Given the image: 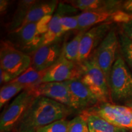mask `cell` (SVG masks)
<instances>
[{
	"label": "cell",
	"mask_w": 132,
	"mask_h": 132,
	"mask_svg": "<svg viewBox=\"0 0 132 132\" xmlns=\"http://www.w3.org/2000/svg\"><path fill=\"white\" fill-rule=\"evenodd\" d=\"M74 110L46 97H36L31 102L14 131L37 132L56 120L66 119Z\"/></svg>",
	"instance_id": "obj_1"
},
{
	"label": "cell",
	"mask_w": 132,
	"mask_h": 132,
	"mask_svg": "<svg viewBox=\"0 0 132 132\" xmlns=\"http://www.w3.org/2000/svg\"><path fill=\"white\" fill-rule=\"evenodd\" d=\"M108 85L112 102H132V72L119 54L112 67Z\"/></svg>",
	"instance_id": "obj_2"
},
{
	"label": "cell",
	"mask_w": 132,
	"mask_h": 132,
	"mask_svg": "<svg viewBox=\"0 0 132 132\" xmlns=\"http://www.w3.org/2000/svg\"><path fill=\"white\" fill-rule=\"evenodd\" d=\"M79 64L81 69L79 80L97 97L100 103L109 102L111 98L108 82L101 69L91 57Z\"/></svg>",
	"instance_id": "obj_3"
},
{
	"label": "cell",
	"mask_w": 132,
	"mask_h": 132,
	"mask_svg": "<svg viewBox=\"0 0 132 132\" xmlns=\"http://www.w3.org/2000/svg\"><path fill=\"white\" fill-rule=\"evenodd\" d=\"M31 56L19 50L9 41H1L0 47L1 69L13 76L14 79L31 66Z\"/></svg>",
	"instance_id": "obj_4"
},
{
	"label": "cell",
	"mask_w": 132,
	"mask_h": 132,
	"mask_svg": "<svg viewBox=\"0 0 132 132\" xmlns=\"http://www.w3.org/2000/svg\"><path fill=\"white\" fill-rule=\"evenodd\" d=\"M35 97L29 89L20 93L1 113L0 132L14 131Z\"/></svg>",
	"instance_id": "obj_5"
},
{
	"label": "cell",
	"mask_w": 132,
	"mask_h": 132,
	"mask_svg": "<svg viewBox=\"0 0 132 132\" xmlns=\"http://www.w3.org/2000/svg\"><path fill=\"white\" fill-rule=\"evenodd\" d=\"M83 111L98 116L118 127L132 129V110L127 106L104 102Z\"/></svg>",
	"instance_id": "obj_6"
},
{
	"label": "cell",
	"mask_w": 132,
	"mask_h": 132,
	"mask_svg": "<svg viewBox=\"0 0 132 132\" xmlns=\"http://www.w3.org/2000/svg\"><path fill=\"white\" fill-rule=\"evenodd\" d=\"M118 47V36L114 29H111L90 57L103 71L108 82L112 67L116 60Z\"/></svg>",
	"instance_id": "obj_7"
},
{
	"label": "cell",
	"mask_w": 132,
	"mask_h": 132,
	"mask_svg": "<svg viewBox=\"0 0 132 132\" xmlns=\"http://www.w3.org/2000/svg\"><path fill=\"white\" fill-rule=\"evenodd\" d=\"M81 69L77 62L67 60L61 56L52 67L45 71L42 83L48 82H65L80 78Z\"/></svg>",
	"instance_id": "obj_8"
},
{
	"label": "cell",
	"mask_w": 132,
	"mask_h": 132,
	"mask_svg": "<svg viewBox=\"0 0 132 132\" xmlns=\"http://www.w3.org/2000/svg\"><path fill=\"white\" fill-rule=\"evenodd\" d=\"M110 30L111 23L106 22L86 31L81 40L77 62L80 63L89 58Z\"/></svg>",
	"instance_id": "obj_9"
},
{
	"label": "cell",
	"mask_w": 132,
	"mask_h": 132,
	"mask_svg": "<svg viewBox=\"0 0 132 132\" xmlns=\"http://www.w3.org/2000/svg\"><path fill=\"white\" fill-rule=\"evenodd\" d=\"M69 88L71 108L80 112L96 106L100 103L91 92L80 80L65 81Z\"/></svg>",
	"instance_id": "obj_10"
},
{
	"label": "cell",
	"mask_w": 132,
	"mask_h": 132,
	"mask_svg": "<svg viewBox=\"0 0 132 132\" xmlns=\"http://www.w3.org/2000/svg\"><path fill=\"white\" fill-rule=\"evenodd\" d=\"M62 48L58 41L40 46L32 52L31 66L39 72L47 70L61 57Z\"/></svg>",
	"instance_id": "obj_11"
},
{
	"label": "cell",
	"mask_w": 132,
	"mask_h": 132,
	"mask_svg": "<svg viewBox=\"0 0 132 132\" xmlns=\"http://www.w3.org/2000/svg\"><path fill=\"white\" fill-rule=\"evenodd\" d=\"M15 36L16 48L26 51H33L42 45L44 35L39 31L37 23H31L11 32Z\"/></svg>",
	"instance_id": "obj_12"
},
{
	"label": "cell",
	"mask_w": 132,
	"mask_h": 132,
	"mask_svg": "<svg viewBox=\"0 0 132 132\" xmlns=\"http://www.w3.org/2000/svg\"><path fill=\"white\" fill-rule=\"evenodd\" d=\"M29 89L35 97H46L71 108L69 88L65 82H44Z\"/></svg>",
	"instance_id": "obj_13"
},
{
	"label": "cell",
	"mask_w": 132,
	"mask_h": 132,
	"mask_svg": "<svg viewBox=\"0 0 132 132\" xmlns=\"http://www.w3.org/2000/svg\"><path fill=\"white\" fill-rule=\"evenodd\" d=\"M77 11L78 9H75L68 3H59L49 23L47 32L44 36L42 45L58 41L59 38L64 34L60 23V19L62 16L69 15V14H73Z\"/></svg>",
	"instance_id": "obj_14"
},
{
	"label": "cell",
	"mask_w": 132,
	"mask_h": 132,
	"mask_svg": "<svg viewBox=\"0 0 132 132\" xmlns=\"http://www.w3.org/2000/svg\"><path fill=\"white\" fill-rule=\"evenodd\" d=\"M59 3L57 1H37L29 9L21 26L31 23H37L47 15H52Z\"/></svg>",
	"instance_id": "obj_15"
},
{
	"label": "cell",
	"mask_w": 132,
	"mask_h": 132,
	"mask_svg": "<svg viewBox=\"0 0 132 132\" xmlns=\"http://www.w3.org/2000/svg\"><path fill=\"white\" fill-rule=\"evenodd\" d=\"M75 9L82 12L98 11V12H114L113 10L118 1H102V0H73L67 1Z\"/></svg>",
	"instance_id": "obj_16"
},
{
	"label": "cell",
	"mask_w": 132,
	"mask_h": 132,
	"mask_svg": "<svg viewBox=\"0 0 132 132\" xmlns=\"http://www.w3.org/2000/svg\"><path fill=\"white\" fill-rule=\"evenodd\" d=\"M113 12H82L78 14V28L80 31H86L94 25L110 21V16Z\"/></svg>",
	"instance_id": "obj_17"
},
{
	"label": "cell",
	"mask_w": 132,
	"mask_h": 132,
	"mask_svg": "<svg viewBox=\"0 0 132 132\" xmlns=\"http://www.w3.org/2000/svg\"><path fill=\"white\" fill-rule=\"evenodd\" d=\"M80 114L86 120L89 132H128V130L118 127L98 116L86 111Z\"/></svg>",
	"instance_id": "obj_18"
},
{
	"label": "cell",
	"mask_w": 132,
	"mask_h": 132,
	"mask_svg": "<svg viewBox=\"0 0 132 132\" xmlns=\"http://www.w3.org/2000/svg\"><path fill=\"white\" fill-rule=\"evenodd\" d=\"M36 1L34 0H23L19 1L12 20L8 25L7 28L9 32H14L21 27L29 9Z\"/></svg>",
	"instance_id": "obj_19"
},
{
	"label": "cell",
	"mask_w": 132,
	"mask_h": 132,
	"mask_svg": "<svg viewBox=\"0 0 132 132\" xmlns=\"http://www.w3.org/2000/svg\"><path fill=\"white\" fill-rule=\"evenodd\" d=\"M45 71L39 72L31 66L12 81L23 85L26 89L33 88L42 83V78Z\"/></svg>",
	"instance_id": "obj_20"
},
{
	"label": "cell",
	"mask_w": 132,
	"mask_h": 132,
	"mask_svg": "<svg viewBox=\"0 0 132 132\" xmlns=\"http://www.w3.org/2000/svg\"><path fill=\"white\" fill-rule=\"evenodd\" d=\"M85 32V31H80L73 39L69 42L64 43L62 45L61 56L67 60L77 62L81 40Z\"/></svg>",
	"instance_id": "obj_21"
},
{
	"label": "cell",
	"mask_w": 132,
	"mask_h": 132,
	"mask_svg": "<svg viewBox=\"0 0 132 132\" xmlns=\"http://www.w3.org/2000/svg\"><path fill=\"white\" fill-rule=\"evenodd\" d=\"M26 89L23 85L18 82L11 81L3 85L0 90V108H2L15 95Z\"/></svg>",
	"instance_id": "obj_22"
},
{
	"label": "cell",
	"mask_w": 132,
	"mask_h": 132,
	"mask_svg": "<svg viewBox=\"0 0 132 132\" xmlns=\"http://www.w3.org/2000/svg\"><path fill=\"white\" fill-rule=\"evenodd\" d=\"M118 37L121 56L132 72V41L122 31L119 32Z\"/></svg>",
	"instance_id": "obj_23"
},
{
	"label": "cell",
	"mask_w": 132,
	"mask_h": 132,
	"mask_svg": "<svg viewBox=\"0 0 132 132\" xmlns=\"http://www.w3.org/2000/svg\"><path fill=\"white\" fill-rule=\"evenodd\" d=\"M67 132H89L86 120L81 114L69 120Z\"/></svg>",
	"instance_id": "obj_24"
},
{
	"label": "cell",
	"mask_w": 132,
	"mask_h": 132,
	"mask_svg": "<svg viewBox=\"0 0 132 132\" xmlns=\"http://www.w3.org/2000/svg\"><path fill=\"white\" fill-rule=\"evenodd\" d=\"M68 124L69 120L67 119L56 120L41 128L37 132H67Z\"/></svg>",
	"instance_id": "obj_25"
},
{
	"label": "cell",
	"mask_w": 132,
	"mask_h": 132,
	"mask_svg": "<svg viewBox=\"0 0 132 132\" xmlns=\"http://www.w3.org/2000/svg\"><path fill=\"white\" fill-rule=\"evenodd\" d=\"M78 15H65L62 16L60 19V23L62 26L64 33L70 30L78 29Z\"/></svg>",
	"instance_id": "obj_26"
},
{
	"label": "cell",
	"mask_w": 132,
	"mask_h": 132,
	"mask_svg": "<svg viewBox=\"0 0 132 132\" xmlns=\"http://www.w3.org/2000/svg\"><path fill=\"white\" fill-rule=\"evenodd\" d=\"M110 21L122 24L127 23L132 21V14L120 10H116L112 12Z\"/></svg>",
	"instance_id": "obj_27"
},
{
	"label": "cell",
	"mask_w": 132,
	"mask_h": 132,
	"mask_svg": "<svg viewBox=\"0 0 132 132\" xmlns=\"http://www.w3.org/2000/svg\"><path fill=\"white\" fill-rule=\"evenodd\" d=\"M0 73H1V80H0V83L1 86H3L6 84L9 83L12 81L14 80V78L11 74L6 72V71L3 70V69H0Z\"/></svg>",
	"instance_id": "obj_28"
},
{
	"label": "cell",
	"mask_w": 132,
	"mask_h": 132,
	"mask_svg": "<svg viewBox=\"0 0 132 132\" xmlns=\"http://www.w3.org/2000/svg\"><path fill=\"white\" fill-rule=\"evenodd\" d=\"M122 31L132 41V21L127 23L122 24Z\"/></svg>",
	"instance_id": "obj_29"
},
{
	"label": "cell",
	"mask_w": 132,
	"mask_h": 132,
	"mask_svg": "<svg viewBox=\"0 0 132 132\" xmlns=\"http://www.w3.org/2000/svg\"><path fill=\"white\" fill-rule=\"evenodd\" d=\"M122 9L125 12L132 14V0L125 1L122 5Z\"/></svg>",
	"instance_id": "obj_30"
},
{
	"label": "cell",
	"mask_w": 132,
	"mask_h": 132,
	"mask_svg": "<svg viewBox=\"0 0 132 132\" xmlns=\"http://www.w3.org/2000/svg\"><path fill=\"white\" fill-rule=\"evenodd\" d=\"M9 1L7 0H1L0 1V12L1 14L6 11L9 6Z\"/></svg>",
	"instance_id": "obj_31"
},
{
	"label": "cell",
	"mask_w": 132,
	"mask_h": 132,
	"mask_svg": "<svg viewBox=\"0 0 132 132\" xmlns=\"http://www.w3.org/2000/svg\"><path fill=\"white\" fill-rule=\"evenodd\" d=\"M127 106L129 107L132 110V102H130V103H127Z\"/></svg>",
	"instance_id": "obj_32"
},
{
	"label": "cell",
	"mask_w": 132,
	"mask_h": 132,
	"mask_svg": "<svg viewBox=\"0 0 132 132\" xmlns=\"http://www.w3.org/2000/svg\"><path fill=\"white\" fill-rule=\"evenodd\" d=\"M12 132H16L15 131H12Z\"/></svg>",
	"instance_id": "obj_33"
}]
</instances>
